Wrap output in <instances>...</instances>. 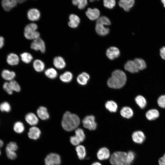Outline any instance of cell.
I'll return each instance as SVG.
<instances>
[{
    "label": "cell",
    "instance_id": "6da1fadb",
    "mask_svg": "<svg viewBox=\"0 0 165 165\" xmlns=\"http://www.w3.org/2000/svg\"><path fill=\"white\" fill-rule=\"evenodd\" d=\"M80 123L79 117L76 114L67 111L63 115L61 125L66 131H71L76 129Z\"/></svg>",
    "mask_w": 165,
    "mask_h": 165
},
{
    "label": "cell",
    "instance_id": "7a4b0ae2",
    "mask_svg": "<svg viewBox=\"0 0 165 165\" xmlns=\"http://www.w3.org/2000/svg\"><path fill=\"white\" fill-rule=\"evenodd\" d=\"M127 77L122 71L117 69L112 73L111 76L108 80L107 84L109 87L113 89H119L125 84Z\"/></svg>",
    "mask_w": 165,
    "mask_h": 165
},
{
    "label": "cell",
    "instance_id": "3957f363",
    "mask_svg": "<svg viewBox=\"0 0 165 165\" xmlns=\"http://www.w3.org/2000/svg\"><path fill=\"white\" fill-rule=\"evenodd\" d=\"M38 26L35 22L30 23L24 27V37L29 40H34L40 37V33L37 31Z\"/></svg>",
    "mask_w": 165,
    "mask_h": 165
},
{
    "label": "cell",
    "instance_id": "277c9868",
    "mask_svg": "<svg viewBox=\"0 0 165 165\" xmlns=\"http://www.w3.org/2000/svg\"><path fill=\"white\" fill-rule=\"evenodd\" d=\"M110 162L112 165H130L127 159V153L117 151L113 153L110 159Z\"/></svg>",
    "mask_w": 165,
    "mask_h": 165
},
{
    "label": "cell",
    "instance_id": "5b68a950",
    "mask_svg": "<svg viewBox=\"0 0 165 165\" xmlns=\"http://www.w3.org/2000/svg\"><path fill=\"white\" fill-rule=\"evenodd\" d=\"M30 48L36 51H40L42 53H44L46 51L45 42L40 37L33 40L31 43Z\"/></svg>",
    "mask_w": 165,
    "mask_h": 165
},
{
    "label": "cell",
    "instance_id": "8992f818",
    "mask_svg": "<svg viewBox=\"0 0 165 165\" xmlns=\"http://www.w3.org/2000/svg\"><path fill=\"white\" fill-rule=\"evenodd\" d=\"M82 123L84 127L90 130H95L97 127L95 118L93 115H88L85 117L82 120Z\"/></svg>",
    "mask_w": 165,
    "mask_h": 165
},
{
    "label": "cell",
    "instance_id": "52a82bcc",
    "mask_svg": "<svg viewBox=\"0 0 165 165\" xmlns=\"http://www.w3.org/2000/svg\"><path fill=\"white\" fill-rule=\"evenodd\" d=\"M61 162L60 156L53 153L48 155L45 159V165H59Z\"/></svg>",
    "mask_w": 165,
    "mask_h": 165
},
{
    "label": "cell",
    "instance_id": "ba28073f",
    "mask_svg": "<svg viewBox=\"0 0 165 165\" xmlns=\"http://www.w3.org/2000/svg\"><path fill=\"white\" fill-rule=\"evenodd\" d=\"M28 19L30 21L34 22L39 20L41 16L39 10L35 8H32L28 10L27 13Z\"/></svg>",
    "mask_w": 165,
    "mask_h": 165
},
{
    "label": "cell",
    "instance_id": "9c48e42d",
    "mask_svg": "<svg viewBox=\"0 0 165 165\" xmlns=\"http://www.w3.org/2000/svg\"><path fill=\"white\" fill-rule=\"evenodd\" d=\"M132 138L134 142L138 144H142L145 139L144 134L140 130L134 132L132 134Z\"/></svg>",
    "mask_w": 165,
    "mask_h": 165
},
{
    "label": "cell",
    "instance_id": "30bf717a",
    "mask_svg": "<svg viewBox=\"0 0 165 165\" xmlns=\"http://www.w3.org/2000/svg\"><path fill=\"white\" fill-rule=\"evenodd\" d=\"M68 26L70 28H75L79 25L80 20L78 16L74 14H71L68 16Z\"/></svg>",
    "mask_w": 165,
    "mask_h": 165
},
{
    "label": "cell",
    "instance_id": "8fae6325",
    "mask_svg": "<svg viewBox=\"0 0 165 165\" xmlns=\"http://www.w3.org/2000/svg\"><path fill=\"white\" fill-rule=\"evenodd\" d=\"M53 64L54 66L58 69H64L66 66L64 59L60 56H56L53 58Z\"/></svg>",
    "mask_w": 165,
    "mask_h": 165
},
{
    "label": "cell",
    "instance_id": "7c38bea8",
    "mask_svg": "<svg viewBox=\"0 0 165 165\" xmlns=\"http://www.w3.org/2000/svg\"><path fill=\"white\" fill-rule=\"evenodd\" d=\"M120 53L119 49L114 46L110 47L107 50L106 52L107 56L111 60H113L118 57Z\"/></svg>",
    "mask_w": 165,
    "mask_h": 165
},
{
    "label": "cell",
    "instance_id": "4fadbf2b",
    "mask_svg": "<svg viewBox=\"0 0 165 165\" xmlns=\"http://www.w3.org/2000/svg\"><path fill=\"white\" fill-rule=\"evenodd\" d=\"M86 14L89 19L93 20L97 19L99 17L100 12L97 8H89L86 12Z\"/></svg>",
    "mask_w": 165,
    "mask_h": 165
},
{
    "label": "cell",
    "instance_id": "5bb4252c",
    "mask_svg": "<svg viewBox=\"0 0 165 165\" xmlns=\"http://www.w3.org/2000/svg\"><path fill=\"white\" fill-rule=\"evenodd\" d=\"M26 122L30 125L35 126L38 122V119L37 116L32 112L27 113L25 117Z\"/></svg>",
    "mask_w": 165,
    "mask_h": 165
},
{
    "label": "cell",
    "instance_id": "9a60e30c",
    "mask_svg": "<svg viewBox=\"0 0 165 165\" xmlns=\"http://www.w3.org/2000/svg\"><path fill=\"white\" fill-rule=\"evenodd\" d=\"M110 153L109 150L106 147L100 148L97 153V157L100 160H104L108 159L110 157Z\"/></svg>",
    "mask_w": 165,
    "mask_h": 165
},
{
    "label": "cell",
    "instance_id": "2e32d148",
    "mask_svg": "<svg viewBox=\"0 0 165 165\" xmlns=\"http://www.w3.org/2000/svg\"><path fill=\"white\" fill-rule=\"evenodd\" d=\"M41 133V131L38 127L33 126L29 129L28 136L31 139L37 140L39 138Z\"/></svg>",
    "mask_w": 165,
    "mask_h": 165
},
{
    "label": "cell",
    "instance_id": "e0dca14e",
    "mask_svg": "<svg viewBox=\"0 0 165 165\" xmlns=\"http://www.w3.org/2000/svg\"><path fill=\"white\" fill-rule=\"evenodd\" d=\"M18 2L16 0H3L2 1V5L4 9L6 11H10L15 7Z\"/></svg>",
    "mask_w": 165,
    "mask_h": 165
},
{
    "label": "cell",
    "instance_id": "ac0fdd59",
    "mask_svg": "<svg viewBox=\"0 0 165 165\" xmlns=\"http://www.w3.org/2000/svg\"><path fill=\"white\" fill-rule=\"evenodd\" d=\"M135 3L134 0H120L119 2L120 7L126 11H129L133 6Z\"/></svg>",
    "mask_w": 165,
    "mask_h": 165
},
{
    "label": "cell",
    "instance_id": "d6986e66",
    "mask_svg": "<svg viewBox=\"0 0 165 165\" xmlns=\"http://www.w3.org/2000/svg\"><path fill=\"white\" fill-rule=\"evenodd\" d=\"M37 114L38 117L42 120H46L50 117L49 113L47 108L44 106L39 107L37 110Z\"/></svg>",
    "mask_w": 165,
    "mask_h": 165
},
{
    "label": "cell",
    "instance_id": "ffe728a7",
    "mask_svg": "<svg viewBox=\"0 0 165 165\" xmlns=\"http://www.w3.org/2000/svg\"><path fill=\"white\" fill-rule=\"evenodd\" d=\"M124 67L125 70L133 73L138 72L139 70L134 60L128 61Z\"/></svg>",
    "mask_w": 165,
    "mask_h": 165
},
{
    "label": "cell",
    "instance_id": "44dd1931",
    "mask_svg": "<svg viewBox=\"0 0 165 165\" xmlns=\"http://www.w3.org/2000/svg\"><path fill=\"white\" fill-rule=\"evenodd\" d=\"M19 61V56L16 54L13 53L9 54L7 57V62L9 64L11 65H16L18 64Z\"/></svg>",
    "mask_w": 165,
    "mask_h": 165
},
{
    "label": "cell",
    "instance_id": "7402d4cb",
    "mask_svg": "<svg viewBox=\"0 0 165 165\" xmlns=\"http://www.w3.org/2000/svg\"><path fill=\"white\" fill-rule=\"evenodd\" d=\"M32 65L34 70L38 72H42L45 68V65L44 63L39 59H36L34 60Z\"/></svg>",
    "mask_w": 165,
    "mask_h": 165
},
{
    "label": "cell",
    "instance_id": "603a6c76",
    "mask_svg": "<svg viewBox=\"0 0 165 165\" xmlns=\"http://www.w3.org/2000/svg\"><path fill=\"white\" fill-rule=\"evenodd\" d=\"M104 25L99 24H96L95 30L97 33L101 36H105L108 34L109 29L106 28Z\"/></svg>",
    "mask_w": 165,
    "mask_h": 165
},
{
    "label": "cell",
    "instance_id": "cb8c5ba5",
    "mask_svg": "<svg viewBox=\"0 0 165 165\" xmlns=\"http://www.w3.org/2000/svg\"><path fill=\"white\" fill-rule=\"evenodd\" d=\"M89 75L86 72H83L79 75L77 78L78 83L81 85H85L90 79Z\"/></svg>",
    "mask_w": 165,
    "mask_h": 165
},
{
    "label": "cell",
    "instance_id": "d4e9b609",
    "mask_svg": "<svg viewBox=\"0 0 165 165\" xmlns=\"http://www.w3.org/2000/svg\"><path fill=\"white\" fill-rule=\"evenodd\" d=\"M158 111L155 109H152L148 110L146 113V118L149 120H154L159 116Z\"/></svg>",
    "mask_w": 165,
    "mask_h": 165
},
{
    "label": "cell",
    "instance_id": "484cf974",
    "mask_svg": "<svg viewBox=\"0 0 165 165\" xmlns=\"http://www.w3.org/2000/svg\"><path fill=\"white\" fill-rule=\"evenodd\" d=\"M121 115L123 117L129 119L133 115V111L130 107L125 106L123 107L120 111Z\"/></svg>",
    "mask_w": 165,
    "mask_h": 165
},
{
    "label": "cell",
    "instance_id": "4316f807",
    "mask_svg": "<svg viewBox=\"0 0 165 165\" xmlns=\"http://www.w3.org/2000/svg\"><path fill=\"white\" fill-rule=\"evenodd\" d=\"M1 75L3 79L10 81L13 80L16 76L15 73L8 70L5 69L2 72Z\"/></svg>",
    "mask_w": 165,
    "mask_h": 165
},
{
    "label": "cell",
    "instance_id": "83f0119b",
    "mask_svg": "<svg viewBox=\"0 0 165 165\" xmlns=\"http://www.w3.org/2000/svg\"><path fill=\"white\" fill-rule=\"evenodd\" d=\"M73 75L70 72L66 71L61 74L59 77L60 80L65 83L70 82L72 80Z\"/></svg>",
    "mask_w": 165,
    "mask_h": 165
},
{
    "label": "cell",
    "instance_id": "f1b7e54d",
    "mask_svg": "<svg viewBox=\"0 0 165 165\" xmlns=\"http://www.w3.org/2000/svg\"><path fill=\"white\" fill-rule=\"evenodd\" d=\"M21 61L25 64H29L33 59L32 55L28 52H24L20 55Z\"/></svg>",
    "mask_w": 165,
    "mask_h": 165
},
{
    "label": "cell",
    "instance_id": "f546056e",
    "mask_svg": "<svg viewBox=\"0 0 165 165\" xmlns=\"http://www.w3.org/2000/svg\"><path fill=\"white\" fill-rule=\"evenodd\" d=\"M75 150L79 158L81 160H83L86 155L85 147L82 145H79L76 147Z\"/></svg>",
    "mask_w": 165,
    "mask_h": 165
},
{
    "label": "cell",
    "instance_id": "4dcf8cb0",
    "mask_svg": "<svg viewBox=\"0 0 165 165\" xmlns=\"http://www.w3.org/2000/svg\"><path fill=\"white\" fill-rule=\"evenodd\" d=\"M105 107L107 109L112 112H116L118 108V106L116 103L111 100L108 101L106 103Z\"/></svg>",
    "mask_w": 165,
    "mask_h": 165
},
{
    "label": "cell",
    "instance_id": "1f68e13d",
    "mask_svg": "<svg viewBox=\"0 0 165 165\" xmlns=\"http://www.w3.org/2000/svg\"><path fill=\"white\" fill-rule=\"evenodd\" d=\"M45 74L48 78L53 79L57 77L58 73L57 71L55 68H50L45 70Z\"/></svg>",
    "mask_w": 165,
    "mask_h": 165
},
{
    "label": "cell",
    "instance_id": "d6a6232c",
    "mask_svg": "<svg viewBox=\"0 0 165 165\" xmlns=\"http://www.w3.org/2000/svg\"><path fill=\"white\" fill-rule=\"evenodd\" d=\"M135 101L138 105L142 109L144 108L146 105V100L145 98L141 95L137 96L135 98Z\"/></svg>",
    "mask_w": 165,
    "mask_h": 165
},
{
    "label": "cell",
    "instance_id": "836d02e7",
    "mask_svg": "<svg viewBox=\"0 0 165 165\" xmlns=\"http://www.w3.org/2000/svg\"><path fill=\"white\" fill-rule=\"evenodd\" d=\"M72 3L74 6H77L79 9H82L87 5L88 2L86 0H73Z\"/></svg>",
    "mask_w": 165,
    "mask_h": 165
},
{
    "label": "cell",
    "instance_id": "e575fe53",
    "mask_svg": "<svg viewBox=\"0 0 165 165\" xmlns=\"http://www.w3.org/2000/svg\"><path fill=\"white\" fill-rule=\"evenodd\" d=\"M134 61L139 70H143L146 68V63L145 61L143 59L140 58H136Z\"/></svg>",
    "mask_w": 165,
    "mask_h": 165
},
{
    "label": "cell",
    "instance_id": "d590c367",
    "mask_svg": "<svg viewBox=\"0 0 165 165\" xmlns=\"http://www.w3.org/2000/svg\"><path fill=\"white\" fill-rule=\"evenodd\" d=\"M13 130L16 133L20 134L24 130V127L23 123L20 121L16 122L13 126Z\"/></svg>",
    "mask_w": 165,
    "mask_h": 165
},
{
    "label": "cell",
    "instance_id": "8d00e7d4",
    "mask_svg": "<svg viewBox=\"0 0 165 165\" xmlns=\"http://www.w3.org/2000/svg\"><path fill=\"white\" fill-rule=\"evenodd\" d=\"M75 136L81 142L85 140V135L83 130L80 128L76 129L75 130Z\"/></svg>",
    "mask_w": 165,
    "mask_h": 165
},
{
    "label": "cell",
    "instance_id": "74e56055",
    "mask_svg": "<svg viewBox=\"0 0 165 165\" xmlns=\"http://www.w3.org/2000/svg\"><path fill=\"white\" fill-rule=\"evenodd\" d=\"M9 84L13 91L19 92L20 91V87L16 81L14 80L11 81L9 82Z\"/></svg>",
    "mask_w": 165,
    "mask_h": 165
},
{
    "label": "cell",
    "instance_id": "f35d334b",
    "mask_svg": "<svg viewBox=\"0 0 165 165\" xmlns=\"http://www.w3.org/2000/svg\"><path fill=\"white\" fill-rule=\"evenodd\" d=\"M96 23L102 24L105 25H109L111 24V22L107 17L102 16L97 19Z\"/></svg>",
    "mask_w": 165,
    "mask_h": 165
},
{
    "label": "cell",
    "instance_id": "ab89813d",
    "mask_svg": "<svg viewBox=\"0 0 165 165\" xmlns=\"http://www.w3.org/2000/svg\"><path fill=\"white\" fill-rule=\"evenodd\" d=\"M11 106L7 102H4L0 105V110L2 112H8L11 110Z\"/></svg>",
    "mask_w": 165,
    "mask_h": 165
},
{
    "label": "cell",
    "instance_id": "60d3db41",
    "mask_svg": "<svg viewBox=\"0 0 165 165\" xmlns=\"http://www.w3.org/2000/svg\"><path fill=\"white\" fill-rule=\"evenodd\" d=\"M116 1L115 0H104L103 1L104 6L106 8L112 9L116 5Z\"/></svg>",
    "mask_w": 165,
    "mask_h": 165
},
{
    "label": "cell",
    "instance_id": "b9f144b4",
    "mask_svg": "<svg viewBox=\"0 0 165 165\" xmlns=\"http://www.w3.org/2000/svg\"><path fill=\"white\" fill-rule=\"evenodd\" d=\"M18 149V146L15 142H11L8 144L6 147V150L15 152Z\"/></svg>",
    "mask_w": 165,
    "mask_h": 165
},
{
    "label": "cell",
    "instance_id": "7bdbcfd3",
    "mask_svg": "<svg viewBox=\"0 0 165 165\" xmlns=\"http://www.w3.org/2000/svg\"><path fill=\"white\" fill-rule=\"evenodd\" d=\"M157 103L160 107L165 108V95H162L158 98Z\"/></svg>",
    "mask_w": 165,
    "mask_h": 165
},
{
    "label": "cell",
    "instance_id": "ee69618b",
    "mask_svg": "<svg viewBox=\"0 0 165 165\" xmlns=\"http://www.w3.org/2000/svg\"><path fill=\"white\" fill-rule=\"evenodd\" d=\"M135 157V154L133 151H129L127 153V160L130 163L133 162Z\"/></svg>",
    "mask_w": 165,
    "mask_h": 165
},
{
    "label": "cell",
    "instance_id": "f6af8a7d",
    "mask_svg": "<svg viewBox=\"0 0 165 165\" xmlns=\"http://www.w3.org/2000/svg\"><path fill=\"white\" fill-rule=\"evenodd\" d=\"M6 155L8 158L11 160L15 159L17 157V155L15 152L6 150Z\"/></svg>",
    "mask_w": 165,
    "mask_h": 165
},
{
    "label": "cell",
    "instance_id": "bcb514c9",
    "mask_svg": "<svg viewBox=\"0 0 165 165\" xmlns=\"http://www.w3.org/2000/svg\"><path fill=\"white\" fill-rule=\"evenodd\" d=\"M70 141L72 145L75 146L79 145L81 142L75 135L71 137L70 138Z\"/></svg>",
    "mask_w": 165,
    "mask_h": 165
},
{
    "label": "cell",
    "instance_id": "7dc6e473",
    "mask_svg": "<svg viewBox=\"0 0 165 165\" xmlns=\"http://www.w3.org/2000/svg\"><path fill=\"white\" fill-rule=\"evenodd\" d=\"M3 87L4 90L9 94H12L13 91L9 86V82H6L3 84Z\"/></svg>",
    "mask_w": 165,
    "mask_h": 165
},
{
    "label": "cell",
    "instance_id": "c3c4849f",
    "mask_svg": "<svg viewBox=\"0 0 165 165\" xmlns=\"http://www.w3.org/2000/svg\"><path fill=\"white\" fill-rule=\"evenodd\" d=\"M160 54L161 58L165 60V46L162 47L160 50Z\"/></svg>",
    "mask_w": 165,
    "mask_h": 165
},
{
    "label": "cell",
    "instance_id": "681fc988",
    "mask_svg": "<svg viewBox=\"0 0 165 165\" xmlns=\"http://www.w3.org/2000/svg\"><path fill=\"white\" fill-rule=\"evenodd\" d=\"M158 163L159 165H165V153L159 159Z\"/></svg>",
    "mask_w": 165,
    "mask_h": 165
},
{
    "label": "cell",
    "instance_id": "f907efd6",
    "mask_svg": "<svg viewBox=\"0 0 165 165\" xmlns=\"http://www.w3.org/2000/svg\"><path fill=\"white\" fill-rule=\"evenodd\" d=\"M4 44V38L2 36H0V49L2 48Z\"/></svg>",
    "mask_w": 165,
    "mask_h": 165
},
{
    "label": "cell",
    "instance_id": "816d5d0a",
    "mask_svg": "<svg viewBox=\"0 0 165 165\" xmlns=\"http://www.w3.org/2000/svg\"><path fill=\"white\" fill-rule=\"evenodd\" d=\"M3 145V141L0 139V155L1 154V151L0 150V148L2 147Z\"/></svg>",
    "mask_w": 165,
    "mask_h": 165
},
{
    "label": "cell",
    "instance_id": "f5cc1de1",
    "mask_svg": "<svg viewBox=\"0 0 165 165\" xmlns=\"http://www.w3.org/2000/svg\"><path fill=\"white\" fill-rule=\"evenodd\" d=\"M91 165H102L100 163L98 162H95L93 163Z\"/></svg>",
    "mask_w": 165,
    "mask_h": 165
},
{
    "label": "cell",
    "instance_id": "db71d44e",
    "mask_svg": "<svg viewBox=\"0 0 165 165\" xmlns=\"http://www.w3.org/2000/svg\"><path fill=\"white\" fill-rule=\"evenodd\" d=\"M26 1L25 0H17L18 3H21L25 2Z\"/></svg>",
    "mask_w": 165,
    "mask_h": 165
},
{
    "label": "cell",
    "instance_id": "11a10c76",
    "mask_svg": "<svg viewBox=\"0 0 165 165\" xmlns=\"http://www.w3.org/2000/svg\"><path fill=\"white\" fill-rule=\"evenodd\" d=\"M161 2L163 5L164 7L165 8V0H162Z\"/></svg>",
    "mask_w": 165,
    "mask_h": 165
}]
</instances>
